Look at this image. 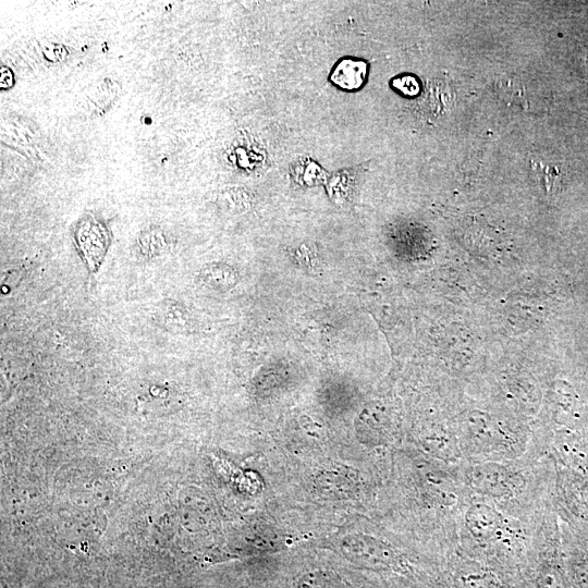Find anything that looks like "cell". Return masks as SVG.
Masks as SVG:
<instances>
[{
    "mask_svg": "<svg viewBox=\"0 0 588 588\" xmlns=\"http://www.w3.org/2000/svg\"><path fill=\"white\" fill-rule=\"evenodd\" d=\"M341 551L346 559L363 567L408 574L409 565L402 555L388 543L366 535H352L344 538Z\"/></svg>",
    "mask_w": 588,
    "mask_h": 588,
    "instance_id": "6da1fadb",
    "label": "cell"
},
{
    "mask_svg": "<svg viewBox=\"0 0 588 588\" xmlns=\"http://www.w3.org/2000/svg\"><path fill=\"white\" fill-rule=\"evenodd\" d=\"M450 588H517L494 569L471 560L455 562L449 572Z\"/></svg>",
    "mask_w": 588,
    "mask_h": 588,
    "instance_id": "7a4b0ae2",
    "label": "cell"
},
{
    "mask_svg": "<svg viewBox=\"0 0 588 588\" xmlns=\"http://www.w3.org/2000/svg\"><path fill=\"white\" fill-rule=\"evenodd\" d=\"M470 486L478 492L490 497H503L512 493L515 481L513 475L495 463H482L468 470Z\"/></svg>",
    "mask_w": 588,
    "mask_h": 588,
    "instance_id": "3957f363",
    "label": "cell"
},
{
    "mask_svg": "<svg viewBox=\"0 0 588 588\" xmlns=\"http://www.w3.org/2000/svg\"><path fill=\"white\" fill-rule=\"evenodd\" d=\"M465 525L477 541L489 542L499 534L502 527V517L491 506L477 503L467 510Z\"/></svg>",
    "mask_w": 588,
    "mask_h": 588,
    "instance_id": "277c9868",
    "label": "cell"
},
{
    "mask_svg": "<svg viewBox=\"0 0 588 588\" xmlns=\"http://www.w3.org/2000/svg\"><path fill=\"white\" fill-rule=\"evenodd\" d=\"M316 488L327 498L344 499L356 490V477L345 468H329L317 476Z\"/></svg>",
    "mask_w": 588,
    "mask_h": 588,
    "instance_id": "5b68a950",
    "label": "cell"
},
{
    "mask_svg": "<svg viewBox=\"0 0 588 588\" xmlns=\"http://www.w3.org/2000/svg\"><path fill=\"white\" fill-rule=\"evenodd\" d=\"M99 228H101V225L91 223V221L85 222L84 224H81L76 236L78 249L90 270L97 268L106 253L107 244L95 242V240L107 238L103 231L99 233Z\"/></svg>",
    "mask_w": 588,
    "mask_h": 588,
    "instance_id": "8992f818",
    "label": "cell"
},
{
    "mask_svg": "<svg viewBox=\"0 0 588 588\" xmlns=\"http://www.w3.org/2000/svg\"><path fill=\"white\" fill-rule=\"evenodd\" d=\"M169 246L166 233L160 228L149 226L137 234L134 250L137 258L147 261L163 255Z\"/></svg>",
    "mask_w": 588,
    "mask_h": 588,
    "instance_id": "52a82bcc",
    "label": "cell"
},
{
    "mask_svg": "<svg viewBox=\"0 0 588 588\" xmlns=\"http://www.w3.org/2000/svg\"><path fill=\"white\" fill-rule=\"evenodd\" d=\"M366 64L362 61L343 60L334 69L332 81L342 88H358L366 76Z\"/></svg>",
    "mask_w": 588,
    "mask_h": 588,
    "instance_id": "ba28073f",
    "label": "cell"
},
{
    "mask_svg": "<svg viewBox=\"0 0 588 588\" xmlns=\"http://www.w3.org/2000/svg\"><path fill=\"white\" fill-rule=\"evenodd\" d=\"M293 588H344L342 579L329 571L316 569L299 575Z\"/></svg>",
    "mask_w": 588,
    "mask_h": 588,
    "instance_id": "9c48e42d",
    "label": "cell"
},
{
    "mask_svg": "<svg viewBox=\"0 0 588 588\" xmlns=\"http://www.w3.org/2000/svg\"><path fill=\"white\" fill-rule=\"evenodd\" d=\"M200 277L207 285L218 289L230 287L234 282V273L223 265L205 266L200 272Z\"/></svg>",
    "mask_w": 588,
    "mask_h": 588,
    "instance_id": "30bf717a",
    "label": "cell"
},
{
    "mask_svg": "<svg viewBox=\"0 0 588 588\" xmlns=\"http://www.w3.org/2000/svg\"><path fill=\"white\" fill-rule=\"evenodd\" d=\"M159 315L162 322L170 329L185 327L188 319L183 306L172 299H164L161 302Z\"/></svg>",
    "mask_w": 588,
    "mask_h": 588,
    "instance_id": "8fae6325",
    "label": "cell"
},
{
    "mask_svg": "<svg viewBox=\"0 0 588 588\" xmlns=\"http://www.w3.org/2000/svg\"><path fill=\"white\" fill-rule=\"evenodd\" d=\"M393 85L402 93L413 96L418 93V84L412 76H404L393 82Z\"/></svg>",
    "mask_w": 588,
    "mask_h": 588,
    "instance_id": "7c38bea8",
    "label": "cell"
},
{
    "mask_svg": "<svg viewBox=\"0 0 588 588\" xmlns=\"http://www.w3.org/2000/svg\"><path fill=\"white\" fill-rule=\"evenodd\" d=\"M1 89H7L13 85L14 77L13 73L5 66H1Z\"/></svg>",
    "mask_w": 588,
    "mask_h": 588,
    "instance_id": "4fadbf2b",
    "label": "cell"
}]
</instances>
